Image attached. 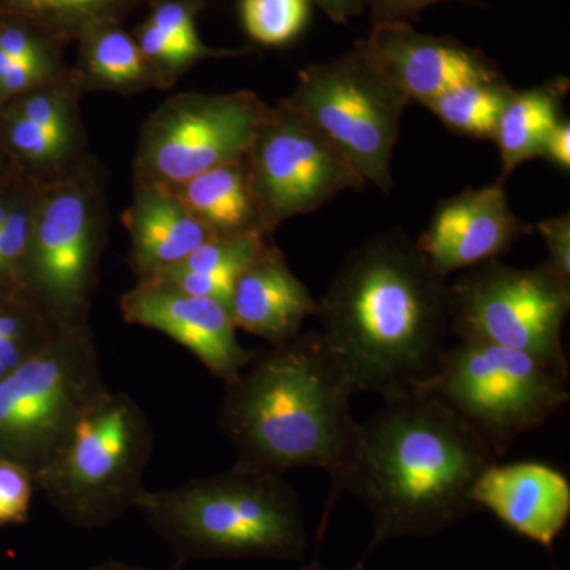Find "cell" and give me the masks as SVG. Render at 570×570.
<instances>
[{"instance_id":"6","label":"cell","mask_w":570,"mask_h":570,"mask_svg":"<svg viewBox=\"0 0 570 570\" xmlns=\"http://www.w3.org/2000/svg\"><path fill=\"white\" fill-rule=\"evenodd\" d=\"M107 235V174L96 156L39 184L24 295L56 325L91 321Z\"/></svg>"},{"instance_id":"8","label":"cell","mask_w":570,"mask_h":570,"mask_svg":"<svg viewBox=\"0 0 570 570\" xmlns=\"http://www.w3.org/2000/svg\"><path fill=\"white\" fill-rule=\"evenodd\" d=\"M419 390L459 415L499 460L569 403V370L527 352L460 341Z\"/></svg>"},{"instance_id":"26","label":"cell","mask_w":570,"mask_h":570,"mask_svg":"<svg viewBox=\"0 0 570 570\" xmlns=\"http://www.w3.org/2000/svg\"><path fill=\"white\" fill-rule=\"evenodd\" d=\"M306 0H239V17L247 36L265 47H284L305 31Z\"/></svg>"},{"instance_id":"10","label":"cell","mask_w":570,"mask_h":570,"mask_svg":"<svg viewBox=\"0 0 570 570\" xmlns=\"http://www.w3.org/2000/svg\"><path fill=\"white\" fill-rule=\"evenodd\" d=\"M281 102L335 145L363 181L392 190V156L409 102L355 48L299 70Z\"/></svg>"},{"instance_id":"16","label":"cell","mask_w":570,"mask_h":570,"mask_svg":"<svg viewBox=\"0 0 570 570\" xmlns=\"http://www.w3.org/2000/svg\"><path fill=\"white\" fill-rule=\"evenodd\" d=\"M471 498L480 510H490L510 530L547 550L568 527L569 479L539 461L494 463L480 475Z\"/></svg>"},{"instance_id":"13","label":"cell","mask_w":570,"mask_h":570,"mask_svg":"<svg viewBox=\"0 0 570 570\" xmlns=\"http://www.w3.org/2000/svg\"><path fill=\"white\" fill-rule=\"evenodd\" d=\"M354 48L409 105H425L450 89L502 75L478 48L419 32L407 21L374 22L367 39Z\"/></svg>"},{"instance_id":"20","label":"cell","mask_w":570,"mask_h":570,"mask_svg":"<svg viewBox=\"0 0 570 570\" xmlns=\"http://www.w3.org/2000/svg\"><path fill=\"white\" fill-rule=\"evenodd\" d=\"M165 187L183 202L213 236L253 232L266 234L250 190L245 157L214 167L187 181Z\"/></svg>"},{"instance_id":"4","label":"cell","mask_w":570,"mask_h":570,"mask_svg":"<svg viewBox=\"0 0 570 570\" xmlns=\"http://www.w3.org/2000/svg\"><path fill=\"white\" fill-rule=\"evenodd\" d=\"M135 510L179 562L299 561L309 547L302 501L285 475L238 464L176 489H146Z\"/></svg>"},{"instance_id":"28","label":"cell","mask_w":570,"mask_h":570,"mask_svg":"<svg viewBox=\"0 0 570 570\" xmlns=\"http://www.w3.org/2000/svg\"><path fill=\"white\" fill-rule=\"evenodd\" d=\"M132 36L146 61L163 82L164 89H170L179 78L184 77V73L204 61L200 56L181 47L178 41L170 39L148 20L135 28Z\"/></svg>"},{"instance_id":"12","label":"cell","mask_w":570,"mask_h":570,"mask_svg":"<svg viewBox=\"0 0 570 570\" xmlns=\"http://www.w3.org/2000/svg\"><path fill=\"white\" fill-rule=\"evenodd\" d=\"M245 165L268 235L285 220L317 212L336 195L366 184L335 145L281 100L255 134Z\"/></svg>"},{"instance_id":"29","label":"cell","mask_w":570,"mask_h":570,"mask_svg":"<svg viewBox=\"0 0 570 570\" xmlns=\"http://www.w3.org/2000/svg\"><path fill=\"white\" fill-rule=\"evenodd\" d=\"M36 491V479L28 468L0 456V528L28 523Z\"/></svg>"},{"instance_id":"27","label":"cell","mask_w":570,"mask_h":570,"mask_svg":"<svg viewBox=\"0 0 570 570\" xmlns=\"http://www.w3.org/2000/svg\"><path fill=\"white\" fill-rule=\"evenodd\" d=\"M205 6V0H151V13L146 20L167 33L170 39L178 41L181 47L200 56L204 61L205 59L234 58L246 52L217 50L202 41L197 18Z\"/></svg>"},{"instance_id":"18","label":"cell","mask_w":570,"mask_h":570,"mask_svg":"<svg viewBox=\"0 0 570 570\" xmlns=\"http://www.w3.org/2000/svg\"><path fill=\"white\" fill-rule=\"evenodd\" d=\"M122 224L129 234V268L135 283L163 276L214 238L183 202L159 184H134Z\"/></svg>"},{"instance_id":"14","label":"cell","mask_w":570,"mask_h":570,"mask_svg":"<svg viewBox=\"0 0 570 570\" xmlns=\"http://www.w3.org/2000/svg\"><path fill=\"white\" fill-rule=\"evenodd\" d=\"M119 311L127 324L163 333L186 347L224 385L235 381L257 354L239 343L228 306L165 281L135 283L119 298Z\"/></svg>"},{"instance_id":"35","label":"cell","mask_w":570,"mask_h":570,"mask_svg":"<svg viewBox=\"0 0 570 570\" xmlns=\"http://www.w3.org/2000/svg\"><path fill=\"white\" fill-rule=\"evenodd\" d=\"M18 175H21L20 171H18L17 167L11 163L9 153L6 151L2 141H0V187L11 181V179Z\"/></svg>"},{"instance_id":"7","label":"cell","mask_w":570,"mask_h":570,"mask_svg":"<svg viewBox=\"0 0 570 570\" xmlns=\"http://www.w3.org/2000/svg\"><path fill=\"white\" fill-rule=\"evenodd\" d=\"M107 390L91 321L59 325L37 354L0 377V456L36 479Z\"/></svg>"},{"instance_id":"22","label":"cell","mask_w":570,"mask_h":570,"mask_svg":"<svg viewBox=\"0 0 570 570\" xmlns=\"http://www.w3.org/2000/svg\"><path fill=\"white\" fill-rule=\"evenodd\" d=\"M272 242L273 235L261 232L214 236L159 279L187 294L216 299L230 309L236 281Z\"/></svg>"},{"instance_id":"32","label":"cell","mask_w":570,"mask_h":570,"mask_svg":"<svg viewBox=\"0 0 570 570\" xmlns=\"http://www.w3.org/2000/svg\"><path fill=\"white\" fill-rule=\"evenodd\" d=\"M562 171L570 170V122L562 118L543 142L542 156Z\"/></svg>"},{"instance_id":"19","label":"cell","mask_w":570,"mask_h":570,"mask_svg":"<svg viewBox=\"0 0 570 570\" xmlns=\"http://www.w3.org/2000/svg\"><path fill=\"white\" fill-rule=\"evenodd\" d=\"M77 43V62L70 66V71L82 96L88 92L134 96L164 89L132 33L119 22L97 26Z\"/></svg>"},{"instance_id":"21","label":"cell","mask_w":570,"mask_h":570,"mask_svg":"<svg viewBox=\"0 0 570 570\" xmlns=\"http://www.w3.org/2000/svg\"><path fill=\"white\" fill-rule=\"evenodd\" d=\"M568 91L569 80L562 77L524 91L513 89L493 137L502 163L499 183H504L521 164L542 156L543 142L562 119Z\"/></svg>"},{"instance_id":"15","label":"cell","mask_w":570,"mask_h":570,"mask_svg":"<svg viewBox=\"0 0 570 570\" xmlns=\"http://www.w3.org/2000/svg\"><path fill=\"white\" fill-rule=\"evenodd\" d=\"M513 213L502 183L466 189L438 205L417 239L431 268L442 277L497 261L531 234Z\"/></svg>"},{"instance_id":"33","label":"cell","mask_w":570,"mask_h":570,"mask_svg":"<svg viewBox=\"0 0 570 570\" xmlns=\"http://www.w3.org/2000/svg\"><path fill=\"white\" fill-rule=\"evenodd\" d=\"M307 3H314L318 9L324 10L328 14L330 20L346 24L351 18L362 13L363 0H306Z\"/></svg>"},{"instance_id":"17","label":"cell","mask_w":570,"mask_h":570,"mask_svg":"<svg viewBox=\"0 0 570 570\" xmlns=\"http://www.w3.org/2000/svg\"><path fill=\"white\" fill-rule=\"evenodd\" d=\"M230 314L236 330L277 346L294 340L307 318L317 316V299L272 242L236 281Z\"/></svg>"},{"instance_id":"11","label":"cell","mask_w":570,"mask_h":570,"mask_svg":"<svg viewBox=\"0 0 570 570\" xmlns=\"http://www.w3.org/2000/svg\"><path fill=\"white\" fill-rule=\"evenodd\" d=\"M272 105L255 92H179L142 122L134 184L174 186L243 159Z\"/></svg>"},{"instance_id":"37","label":"cell","mask_w":570,"mask_h":570,"mask_svg":"<svg viewBox=\"0 0 570 570\" xmlns=\"http://www.w3.org/2000/svg\"><path fill=\"white\" fill-rule=\"evenodd\" d=\"M366 558H367V554L365 558H363V560H360L358 562H356V564L352 566V568H347V569L325 568L324 564H321V561L314 560L313 562H309V564L303 566V568L299 570H365Z\"/></svg>"},{"instance_id":"3","label":"cell","mask_w":570,"mask_h":570,"mask_svg":"<svg viewBox=\"0 0 570 570\" xmlns=\"http://www.w3.org/2000/svg\"><path fill=\"white\" fill-rule=\"evenodd\" d=\"M354 395L321 335L299 333L257 352L225 384L219 426L238 466L279 475L321 469L335 487L358 438Z\"/></svg>"},{"instance_id":"25","label":"cell","mask_w":570,"mask_h":570,"mask_svg":"<svg viewBox=\"0 0 570 570\" xmlns=\"http://www.w3.org/2000/svg\"><path fill=\"white\" fill-rule=\"evenodd\" d=\"M59 325L26 295H0V377L31 358Z\"/></svg>"},{"instance_id":"36","label":"cell","mask_w":570,"mask_h":570,"mask_svg":"<svg viewBox=\"0 0 570 570\" xmlns=\"http://www.w3.org/2000/svg\"><path fill=\"white\" fill-rule=\"evenodd\" d=\"M88 570H154L146 568H137V566L126 564V562L121 561H104L99 562V564L92 566Z\"/></svg>"},{"instance_id":"30","label":"cell","mask_w":570,"mask_h":570,"mask_svg":"<svg viewBox=\"0 0 570 570\" xmlns=\"http://www.w3.org/2000/svg\"><path fill=\"white\" fill-rule=\"evenodd\" d=\"M539 234L546 242L549 258L547 264L550 268L561 276L562 279L570 283V216L569 213L551 217V219L540 220L538 225Z\"/></svg>"},{"instance_id":"2","label":"cell","mask_w":570,"mask_h":570,"mask_svg":"<svg viewBox=\"0 0 570 570\" xmlns=\"http://www.w3.org/2000/svg\"><path fill=\"white\" fill-rule=\"evenodd\" d=\"M497 456L444 403L423 390L384 400L358 438L332 494L370 510L373 542L431 538L480 512L471 494Z\"/></svg>"},{"instance_id":"5","label":"cell","mask_w":570,"mask_h":570,"mask_svg":"<svg viewBox=\"0 0 570 570\" xmlns=\"http://www.w3.org/2000/svg\"><path fill=\"white\" fill-rule=\"evenodd\" d=\"M156 444L148 415L132 396L108 389L94 401L36 489L67 523L102 530L135 510Z\"/></svg>"},{"instance_id":"34","label":"cell","mask_w":570,"mask_h":570,"mask_svg":"<svg viewBox=\"0 0 570 570\" xmlns=\"http://www.w3.org/2000/svg\"><path fill=\"white\" fill-rule=\"evenodd\" d=\"M29 181H31V178H28V176L18 175L11 181L0 187V228H2L10 209L13 208L14 202L18 200L22 189H24L26 184Z\"/></svg>"},{"instance_id":"24","label":"cell","mask_w":570,"mask_h":570,"mask_svg":"<svg viewBox=\"0 0 570 570\" xmlns=\"http://www.w3.org/2000/svg\"><path fill=\"white\" fill-rule=\"evenodd\" d=\"M512 86L504 75L494 80L468 82L428 100L423 107L448 129L475 140H493L499 116L508 104Z\"/></svg>"},{"instance_id":"23","label":"cell","mask_w":570,"mask_h":570,"mask_svg":"<svg viewBox=\"0 0 570 570\" xmlns=\"http://www.w3.org/2000/svg\"><path fill=\"white\" fill-rule=\"evenodd\" d=\"M145 2L148 0H0V13L24 18L70 43L97 26L122 24Z\"/></svg>"},{"instance_id":"31","label":"cell","mask_w":570,"mask_h":570,"mask_svg":"<svg viewBox=\"0 0 570 570\" xmlns=\"http://www.w3.org/2000/svg\"><path fill=\"white\" fill-rule=\"evenodd\" d=\"M373 13L374 22L411 21L434 3L449 0H363ZM474 2V0H460Z\"/></svg>"},{"instance_id":"9","label":"cell","mask_w":570,"mask_h":570,"mask_svg":"<svg viewBox=\"0 0 570 570\" xmlns=\"http://www.w3.org/2000/svg\"><path fill=\"white\" fill-rule=\"evenodd\" d=\"M569 313L570 283L547 262L519 268L497 258L449 284V330L460 341L527 352L564 370Z\"/></svg>"},{"instance_id":"1","label":"cell","mask_w":570,"mask_h":570,"mask_svg":"<svg viewBox=\"0 0 570 570\" xmlns=\"http://www.w3.org/2000/svg\"><path fill=\"white\" fill-rule=\"evenodd\" d=\"M317 333L354 393L384 400L422 389L449 332V284L404 232L347 255L317 299Z\"/></svg>"}]
</instances>
